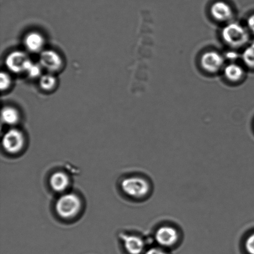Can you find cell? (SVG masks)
I'll use <instances>...</instances> for the list:
<instances>
[{
	"mask_svg": "<svg viewBox=\"0 0 254 254\" xmlns=\"http://www.w3.org/2000/svg\"><path fill=\"white\" fill-rule=\"evenodd\" d=\"M40 64L50 72L60 70L63 66V61L58 53L51 50L45 51L40 57Z\"/></svg>",
	"mask_w": 254,
	"mask_h": 254,
	"instance_id": "ba28073f",
	"label": "cell"
},
{
	"mask_svg": "<svg viewBox=\"0 0 254 254\" xmlns=\"http://www.w3.org/2000/svg\"><path fill=\"white\" fill-rule=\"evenodd\" d=\"M144 254H168L163 250L160 248H151L150 250L147 251Z\"/></svg>",
	"mask_w": 254,
	"mask_h": 254,
	"instance_id": "ffe728a7",
	"label": "cell"
},
{
	"mask_svg": "<svg viewBox=\"0 0 254 254\" xmlns=\"http://www.w3.org/2000/svg\"><path fill=\"white\" fill-rule=\"evenodd\" d=\"M121 188L127 195L135 199L145 197L151 190L148 181L138 176L129 177L124 179L121 183Z\"/></svg>",
	"mask_w": 254,
	"mask_h": 254,
	"instance_id": "7a4b0ae2",
	"label": "cell"
},
{
	"mask_svg": "<svg viewBox=\"0 0 254 254\" xmlns=\"http://www.w3.org/2000/svg\"><path fill=\"white\" fill-rule=\"evenodd\" d=\"M40 86L44 91H49L56 88L57 79L51 74H45L40 79Z\"/></svg>",
	"mask_w": 254,
	"mask_h": 254,
	"instance_id": "9a60e30c",
	"label": "cell"
},
{
	"mask_svg": "<svg viewBox=\"0 0 254 254\" xmlns=\"http://www.w3.org/2000/svg\"><path fill=\"white\" fill-rule=\"evenodd\" d=\"M245 248L249 254H254V233L246 239Z\"/></svg>",
	"mask_w": 254,
	"mask_h": 254,
	"instance_id": "d6986e66",
	"label": "cell"
},
{
	"mask_svg": "<svg viewBox=\"0 0 254 254\" xmlns=\"http://www.w3.org/2000/svg\"><path fill=\"white\" fill-rule=\"evenodd\" d=\"M154 238L157 243L162 247L170 248L178 242L179 234L173 226H163L156 230Z\"/></svg>",
	"mask_w": 254,
	"mask_h": 254,
	"instance_id": "5b68a950",
	"label": "cell"
},
{
	"mask_svg": "<svg viewBox=\"0 0 254 254\" xmlns=\"http://www.w3.org/2000/svg\"><path fill=\"white\" fill-rule=\"evenodd\" d=\"M81 207L80 198L74 193L62 194L56 203L57 215L64 220H70L76 217L80 212Z\"/></svg>",
	"mask_w": 254,
	"mask_h": 254,
	"instance_id": "6da1fadb",
	"label": "cell"
},
{
	"mask_svg": "<svg viewBox=\"0 0 254 254\" xmlns=\"http://www.w3.org/2000/svg\"><path fill=\"white\" fill-rule=\"evenodd\" d=\"M224 73L226 78L233 82L240 80L244 75L242 67L235 64H231L226 66L224 69Z\"/></svg>",
	"mask_w": 254,
	"mask_h": 254,
	"instance_id": "5bb4252c",
	"label": "cell"
},
{
	"mask_svg": "<svg viewBox=\"0 0 254 254\" xmlns=\"http://www.w3.org/2000/svg\"><path fill=\"white\" fill-rule=\"evenodd\" d=\"M223 57L215 51L206 52L201 57V64L205 71L216 73L222 68L224 64Z\"/></svg>",
	"mask_w": 254,
	"mask_h": 254,
	"instance_id": "52a82bcc",
	"label": "cell"
},
{
	"mask_svg": "<svg viewBox=\"0 0 254 254\" xmlns=\"http://www.w3.org/2000/svg\"><path fill=\"white\" fill-rule=\"evenodd\" d=\"M25 137L23 133L17 128H12L4 134L2 146L6 153L11 154L19 153L24 148Z\"/></svg>",
	"mask_w": 254,
	"mask_h": 254,
	"instance_id": "277c9868",
	"label": "cell"
},
{
	"mask_svg": "<svg viewBox=\"0 0 254 254\" xmlns=\"http://www.w3.org/2000/svg\"><path fill=\"white\" fill-rule=\"evenodd\" d=\"M248 25L249 29L254 34V14L249 17L248 20Z\"/></svg>",
	"mask_w": 254,
	"mask_h": 254,
	"instance_id": "44dd1931",
	"label": "cell"
},
{
	"mask_svg": "<svg viewBox=\"0 0 254 254\" xmlns=\"http://www.w3.org/2000/svg\"><path fill=\"white\" fill-rule=\"evenodd\" d=\"M70 185V179L64 172L58 171L54 173L50 178V186L57 193H64Z\"/></svg>",
	"mask_w": 254,
	"mask_h": 254,
	"instance_id": "30bf717a",
	"label": "cell"
},
{
	"mask_svg": "<svg viewBox=\"0 0 254 254\" xmlns=\"http://www.w3.org/2000/svg\"><path fill=\"white\" fill-rule=\"evenodd\" d=\"M123 240L127 252L129 254H140L144 248V242L139 236L131 235H122Z\"/></svg>",
	"mask_w": 254,
	"mask_h": 254,
	"instance_id": "9c48e42d",
	"label": "cell"
},
{
	"mask_svg": "<svg viewBox=\"0 0 254 254\" xmlns=\"http://www.w3.org/2000/svg\"><path fill=\"white\" fill-rule=\"evenodd\" d=\"M31 61L24 52L14 51L7 56L5 63L10 71L14 73H20L26 71Z\"/></svg>",
	"mask_w": 254,
	"mask_h": 254,
	"instance_id": "8992f818",
	"label": "cell"
},
{
	"mask_svg": "<svg viewBox=\"0 0 254 254\" xmlns=\"http://www.w3.org/2000/svg\"><path fill=\"white\" fill-rule=\"evenodd\" d=\"M1 119L2 121L7 125H16L19 121V114L18 111L12 107H5L2 110Z\"/></svg>",
	"mask_w": 254,
	"mask_h": 254,
	"instance_id": "4fadbf2b",
	"label": "cell"
},
{
	"mask_svg": "<svg viewBox=\"0 0 254 254\" xmlns=\"http://www.w3.org/2000/svg\"><path fill=\"white\" fill-rule=\"evenodd\" d=\"M25 72H26L31 78H37V77L41 76L42 73V66L41 64H34L31 61Z\"/></svg>",
	"mask_w": 254,
	"mask_h": 254,
	"instance_id": "e0dca14e",
	"label": "cell"
},
{
	"mask_svg": "<svg viewBox=\"0 0 254 254\" xmlns=\"http://www.w3.org/2000/svg\"><path fill=\"white\" fill-rule=\"evenodd\" d=\"M243 60L246 65L254 68V42L245 50L243 54Z\"/></svg>",
	"mask_w": 254,
	"mask_h": 254,
	"instance_id": "2e32d148",
	"label": "cell"
},
{
	"mask_svg": "<svg viewBox=\"0 0 254 254\" xmlns=\"http://www.w3.org/2000/svg\"><path fill=\"white\" fill-rule=\"evenodd\" d=\"M210 12L213 18L219 21H226L233 16V9L226 2L219 1L214 2Z\"/></svg>",
	"mask_w": 254,
	"mask_h": 254,
	"instance_id": "8fae6325",
	"label": "cell"
},
{
	"mask_svg": "<svg viewBox=\"0 0 254 254\" xmlns=\"http://www.w3.org/2000/svg\"><path fill=\"white\" fill-rule=\"evenodd\" d=\"M11 77L7 73L1 72V75H0V88H1V90H6L11 86Z\"/></svg>",
	"mask_w": 254,
	"mask_h": 254,
	"instance_id": "ac0fdd59",
	"label": "cell"
},
{
	"mask_svg": "<svg viewBox=\"0 0 254 254\" xmlns=\"http://www.w3.org/2000/svg\"><path fill=\"white\" fill-rule=\"evenodd\" d=\"M222 37L224 41L233 47L244 46L250 38L247 30L236 22H231L224 27Z\"/></svg>",
	"mask_w": 254,
	"mask_h": 254,
	"instance_id": "3957f363",
	"label": "cell"
},
{
	"mask_svg": "<svg viewBox=\"0 0 254 254\" xmlns=\"http://www.w3.org/2000/svg\"><path fill=\"white\" fill-rule=\"evenodd\" d=\"M24 44L30 52H38L43 48L44 39L39 32H31L25 37Z\"/></svg>",
	"mask_w": 254,
	"mask_h": 254,
	"instance_id": "7c38bea8",
	"label": "cell"
}]
</instances>
